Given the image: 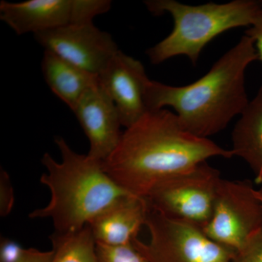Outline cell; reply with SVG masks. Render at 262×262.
<instances>
[{
    "label": "cell",
    "instance_id": "13",
    "mask_svg": "<svg viewBox=\"0 0 262 262\" xmlns=\"http://www.w3.org/2000/svg\"><path fill=\"white\" fill-rule=\"evenodd\" d=\"M232 151L249 165L262 185V85L241 114L232 133Z\"/></svg>",
    "mask_w": 262,
    "mask_h": 262
},
{
    "label": "cell",
    "instance_id": "3",
    "mask_svg": "<svg viewBox=\"0 0 262 262\" xmlns=\"http://www.w3.org/2000/svg\"><path fill=\"white\" fill-rule=\"evenodd\" d=\"M55 142L61 162L49 153L41 160L46 173L40 182L49 189L51 200L47 206L31 212L29 218H50L55 232L71 233L84 228L117 201L133 195L106 173L103 162L76 152L63 137H56Z\"/></svg>",
    "mask_w": 262,
    "mask_h": 262
},
{
    "label": "cell",
    "instance_id": "19",
    "mask_svg": "<svg viewBox=\"0 0 262 262\" xmlns=\"http://www.w3.org/2000/svg\"><path fill=\"white\" fill-rule=\"evenodd\" d=\"M15 195L9 174L1 169L0 172V215H9L14 206Z\"/></svg>",
    "mask_w": 262,
    "mask_h": 262
},
{
    "label": "cell",
    "instance_id": "8",
    "mask_svg": "<svg viewBox=\"0 0 262 262\" xmlns=\"http://www.w3.org/2000/svg\"><path fill=\"white\" fill-rule=\"evenodd\" d=\"M37 42L66 61L99 76L118 52L108 33L94 24H68L34 34Z\"/></svg>",
    "mask_w": 262,
    "mask_h": 262
},
{
    "label": "cell",
    "instance_id": "15",
    "mask_svg": "<svg viewBox=\"0 0 262 262\" xmlns=\"http://www.w3.org/2000/svg\"><path fill=\"white\" fill-rule=\"evenodd\" d=\"M53 256L51 262H99L96 242L89 226L71 233L50 236Z\"/></svg>",
    "mask_w": 262,
    "mask_h": 262
},
{
    "label": "cell",
    "instance_id": "1",
    "mask_svg": "<svg viewBox=\"0 0 262 262\" xmlns=\"http://www.w3.org/2000/svg\"><path fill=\"white\" fill-rule=\"evenodd\" d=\"M218 157L234 153L187 132L176 114L162 108L127 127L103 167L127 192L145 198L160 183Z\"/></svg>",
    "mask_w": 262,
    "mask_h": 262
},
{
    "label": "cell",
    "instance_id": "11",
    "mask_svg": "<svg viewBox=\"0 0 262 262\" xmlns=\"http://www.w3.org/2000/svg\"><path fill=\"white\" fill-rule=\"evenodd\" d=\"M149 206L146 198L130 195L122 198L88 225L96 244L108 246L132 244L145 226Z\"/></svg>",
    "mask_w": 262,
    "mask_h": 262
},
{
    "label": "cell",
    "instance_id": "21",
    "mask_svg": "<svg viewBox=\"0 0 262 262\" xmlns=\"http://www.w3.org/2000/svg\"><path fill=\"white\" fill-rule=\"evenodd\" d=\"M245 35L254 41L258 60L262 62V7L258 10L252 24L246 30Z\"/></svg>",
    "mask_w": 262,
    "mask_h": 262
},
{
    "label": "cell",
    "instance_id": "7",
    "mask_svg": "<svg viewBox=\"0 0 262 262\" xmlns=\"http://www.w3.org/2000/svg\"><path fill=\"white\" fill-rule=\"evenodd\" d=\"M261 229V203L252 183L222 179L211 219L202 229L207 237L237 253Z\"/></svg>",
    "mask_w": 262,
    "mask_h": 262
},
{
    "label": "cell",
    "instance_id": "22",
    "mask_svg": "<svg viewBox=\"0 0 262 262\" xmlns=\"http://www.w3.org/2000/svg\"><path fill=\"white\" fill-rule=\"evenodd\" d=\"M53 256V250L42 251L34 248H27L19 262H51Z\"/></svg>",
    "mask_w": 262,
    "mask_h": 262
},
{
    "label": "cell",
    "instance_id": "23",
    "mask_svg": "<svg viewBox=\"0 0 262 262\" xmlns=\"http://www.w3.org/2000/svg\"><path fill=\"white\" fill-rule=\"evenodd\" d=\"M257 194L258 198H259L260 201H261L262 206V186L259 189H257Z\"/></svg>",
    "mask_w": 262,
    "mask_h": 262
},
{
    "label": "cell",
    "instance_id": "5",
    "mask_svg": "<svg viewBox=\"0 0 262 262\" xmlns=\"http://www.w3.org/2000/svg\"><path fill=\"white\" fill-rule=\"evenodd\" d=\"M145 226L149 242L136 237L132 244L150 262H232L235 256L234 251L213 242L199 227L150 208Z\"/></svg>",
    "mask_w": 262,
    "mask_h": 262
},
{
    "label": "cell",
    "instance_id": "12",
    "mask_svg": "<svg viewBox=\"0 0 262 262\" xmlns=\"http://www.w3.org/2000/svg\"><path fill=\"white\" fill-rule=\"evenodd\" d=\"M72 0H28L0 3V18L18 35L46 32L68 25Z\"/></svg>",
    "mask_w": 262,
    "mask_h": 262
},
{
    "label": "cell",
    "instance_id": "10",
    "mask_svg": "<svg viewBox=\"0 0 262 262\" xmlns=\"http://www.w3.org/2000/svg\"><path fill=\"white\" fill-rule=\"evenodd\" d=\"M73 112L89 141L88 155L105 161L120 142L122 125L116 106L100 80L82 96Z\"/></svg>",
    "mask_w": 262,
    "mask_h": 262
},
{
    "label": "cell",
    "instance_id": "16",
    "mask_svg": "<svg viewBox=\"0 0 262 262\" xmlns=\"http://www.w3.org/2000/svg\"><path fill=\"white\" fill-rule=\"evenodd\" d=\"M111 5L108 0H72L70 24H92L95 17L107 13Z\"/></svg>",
    "mask_w": 262,
    "mask_h": 262
},
{
    "label": "cell",
    "instance_id": "9",
    "mask_svg": "<svg viewBox=\"0 0 262 262\" xmlns=\"http://www.w3.org/2000/svg\"><path fill=\"white\" fill-rule=\"evenodd\" d=\"M98 77L116 106L122 126L130 127L149 113L145 93L150 80L140 61L119 50Z\"/></svg>",
    "mask_w": 262,
    "mask_h": 262
},
{
    "label": "cell",
    "instance_id": "2",
    "mask_svg": "<svg viewBox=\"0 0 262 262\" xmlns=\"http://www.w3.org/2000/svg\"><path fill=\"white\" fill-rule=\"evenodd\" d=\"M258 60L254 41L243 36L206 75L193 83L177 87L150 80L145 93L148 111L170 106L184 130L209 139L225 130L247 106L246 71Z\"/></svg>",
    "mask_w": 262,
    "mask_h": 262
},
{
    "label": "cell",
    "instance_id": "14",
    "mask_svg": "<svg viewBox=\"0 0 262 262\" xmlns=\"http://www.w3.org/2000/svg\"><path fill=\"white\" fill-rule=\"evenodd\" d=\"M42 70L50 89L72 111L82 96L99 81L98 76L90 74L48 51H44Z\"/></svg>",
    "mask_w": 262,
    "mask_h": 262
},
{
    "label": "cell",
    "instance_id": "20",
    "mask_svg": "<svg viewBox=\"0 0 262 262\" xmlns=\"http://www.w3.org/2000/svg\"><path fill=\"white\" fill-rule=\"evenodd\" d=\"M24 249L13 239L1 237L0 241V262H19Z\"/></svg>",
    "mask_w": 262,
    "mask_h": 262
},
{
    "label": "cell",
    "instance_id": "17",
    "mask_svg": "<svg viewBox=\"0 0 262 262\" xmlns=\"http://www.w3.org/2000/svg\"><path fill=\"white\" fill-rule=\"evenodd\" d=\"M96 253L99 262H150L133 244L108 246L96 244Z\"/></svg>",
    "mask_w": 262,
    "mask_h": 262
},
{
    "label": "cell",
    "instance_id": "4",
    "mask_svg": "<svg viewBox=\"0 0 262 262\" xmlns=\"http://www.w3.org/2000/svg\"><path fill=\"white\" fill-rule=\"evenodd\" d=\"M144 3L151 14L168 13L173 20L170 34L146 50L153 64L185 56L195 66L208 43L229 29L249 27L262 7V0H233L195 6L176 0H146Z\"/></svg>",
    "mask_w": 262,
    "mask_h": 262
},
{
    "label": "cell",
    "instance_id": "6",
    "mask_svg": "<svg viewBox=\"0 0 262 262\" xmlns=\"http://www.w3.org/2000/svg\"><path fill=\"white\" fill-rule=\"evenodd\" d=\"M222 179L220 170L205 162L160 183L145 198L151 209L203 229Z\"/></svg>",
    "mask_w": 262,
    "mask_h": 262
},
{
    "label": "cell",
    "instance_id": "18",
    "mask_svg": "<svg viewBox=\"0 0 262 262\" xmlns=\"http://www.w3.org/2000/svg\"><path fill=\"white\" fill-rule=\"evenodd\" d=\"M232 262H262V229L235 253Z\"/></svg>",
    "mask_w": 262,
    "mask_h": 262
}]
</instances>
